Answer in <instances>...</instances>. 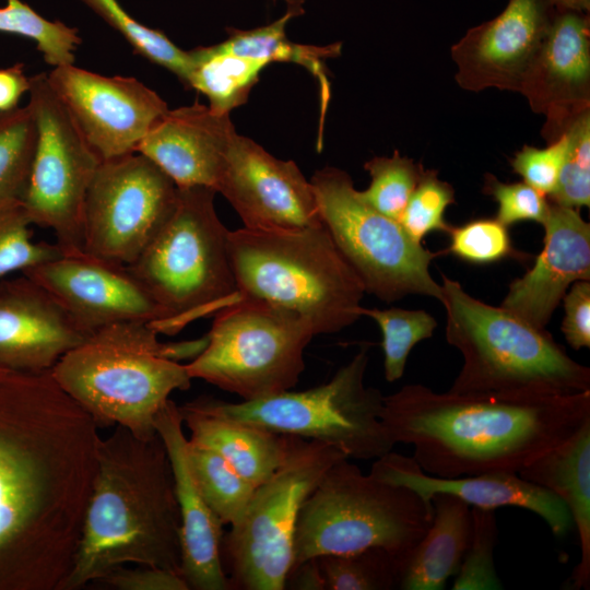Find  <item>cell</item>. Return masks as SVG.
<instances>
[{"label":"cell","instance_id":"4","mask_svg":"<svg viewBox=\"0 0 590 590\" xmlns=\"http://www.w3.org/2000/svg\"><path fill=\"white\" fill-rule=\"evenodd\" d=\"M158 335L144 321L104 327L68 351L50 374L98 427L120 425L150 439L170 394L191 386L180 361H192L208 343L206 335L182 342H162Z\"/></svg>","mask_w":590,"mask_h":590},{"label":"cell","instance_id":"49","mask_svg":"<svg viewBox=\"0 0 590 590\" xmlns=\"http://www.w3.org/2000/svg\"><path fill=\"white\" fill-rule=\"evenodd\" d=\"M286 3V12L291 13L293 17L302 15L305 13V2L306 0H283Z\"/></svg>","mask_w":590,"mask_h":590},{"label":"cell","instance_id":"42","mask_svg":"<svg viewBox=\"0 0 590 590\" xmlns=\"http://www.w3.org/2000/svg\"><path fill=\"white\" fill-rule=\"evenodd\" d=\"M483 192L496 201L495 219L507 227L521 221H534L543 225L547 219L550 201L546 196L524 181L506 184L487 173Z\"/></svg>","mask_w":590,"mask_h":590},{"label":"cell","instance_id":"5","mask_svg":"<svg viewBox=\"0 0 590 590\" xmlns=\"http://www.w3.org/2000/svg\"><path fill=\"white\" fill-rule=\"evenodd\" d=\"M239 300L263 302L306 319L316 335L362 317L365 288L324 225L228 231Z\"/></svg>","mask_w":590,"mask_h":590},{"label":"cell","instance_id":"41","mask_svg":"<svg viewBox=\"0 0 590 590\" xmlns=\"http://www.w3.org/2000/svg\"><path fill=\"white\" fill-rule=\"evenodd\" d=\"M449 251L471 263H492L508 257L511 240L507 226L496 219H479L451 226Z\"/></svg>","mask_w":590,"mask_h":590},{"label":"cell","instance_id":"38","mask_svg":"<svg viewBox=\"0 0 590 590\" xmlns=\"http://www.w3.org/2000/svg\"><path fill=\"white\" fill-rule=\"evenodd\" d=\"M566 150L557 185L550 201L580 209L590 205V108L566 127Z\"/></svg>","mask_w":590,"mask_h":590},{"label":"cell","instance_id":"30","mask_svg":"<svg viewBox=\"0 0 590 590\" xmlns=\"http://www.w3.org/2000/svg\"><path fill=\"white\" fill-rule=\"evenodd\" d=\"M186 458L192 480L223 524L239 521L256 487L214 450L187 439Z\"/></svg>","mask_w":590,"mask_h":590},{"label":"cell","instance_id":"48","mask_svg":"<svg viewBox=\"0 0 590 590\" xmlns=\"http://www.w3.org/2000/svg\"><path fill=\"white\" fill-rule=\"evenodd\" d=\"M555 7L590 12V0H550Z\"/></svg>","mask_w":590,"mask_h":590},{"label":"cell","instance_id":"15","mask_svg":"<svg viewBox=\"0 0 590 590\" xmlns=\"http://www.w3.org/2000/svg\"><path fill=\"white\" fill-rule=\"evenodd\" d=\"M48 81L102 161L133 152L168 109L153 90L132 76H106L67 64Z\"/></svg>","mask_w":590,"mask_h":590},{"label":"cell","instance_id":"21","mask_svg":"<svg viewBox=\"0 0 590 590\" xmlns=\"http://www.w3.org/2000/svg\"><path fill=\"white\" fill-rule=\"evenodd\" d=\"M544 247L534 266L512 281L502 307L544 329L568 287L590 280V224L579 209L550 201Z\"/></svg>","mask_w":590,"mask_h":590},{"label":"cell","instance_id":"33","mask_svg":"<svg viewBox=\"0 0 590 590\" xmlns=\"http://www.w3.org/2000/svg\"><path fill=\"white\" fill-rule=\"evenodd\" d=\"M326 590H391L399 586V559L381 547L318 557Z\"/></svg>","mask_w":590,"mask_h":590},{"label":"cell","instance_id":"20","mask_svg":"<svg viewBox=\"0 0 590 590\" xmlns=\"http://www.w3.org/2000/svg\"><path fill=\"white\" fill-rule=\"evenodd\" d=\"M87 335L50 294L26 275L0 282V367L50 371Z\"/></svg>","mask_w":590,"mask_h":590},{"label":"cell","instance_id":"19","mask_svg":"<svg viewBox=\"0 0 590 590\" xmlns=\"http://www.w3.org/2000/svg\"><path fill=\"white\" fill-rule=\"evenodd\" d=\"M520 93L534 113L545 116L542 137L547 143L590 108V12L555 7Z\"/></svg>","mask_w":590,"mask_h":590},{"label":"cell","instance_id":"8","mask_svg":"<svg viewBox=\"0 0 590 590\" xmlns=\"http://www.w3.org/2000/svg\"><path fill=\"white\" fill-rule=\"evenodd\" d=\"M432 519L429 499L404 485L364 474L342 458L324 472L300 508L292 568L309 558L370 547L388 551L400 563Z\"/></svg>","mask_w":590,"mask_h":590},{"label":"cell","instance_id":"39","mask_svg":"<svg viewBox=\"0 0 590 590\" xmlns=\"http://www.w3.org/2000/svg\"><path fill=\"white\" fill-rule=\"evenodd\" d=\"M471 538L452 589H503L494 565V548L498 538L495 510L471 507Z\"/></svg>","mask_w":590,"mask_h":590},{"label":"cell","instance_id":"43","mask_svg":"<svg viewBox=\"0 0 590 590\" xmlns=\"http://www.w3.org/2000/svg\"><path fill=\"white\" fill-rule=\"evenodd\" d=\"M566 143V135L563 133L543 149L524 144L515 153L510 165L526 184L548 197L557 185Z\"/></svg>","mask_w":590,"mask_h":590},{"label":"cell","instance_id":"36","mask_svg":"<svg viewBox=\"0 0 590 590\" xmlns=\"http://www.w3.org/2000/svg\"><path fill=\"white\" fill-rule=\"evenodd\" d=\"M32 225L22 201L0 206V282L64 253L56 243L35 240Z\"/></svg>","mask_w":590,"mask_h":590},{"label":"cell","instance_id":"37","mask_svg":"<svg viewBox=\"0 0 590 590\" xmlns=\"http://www.w3.org/2000/svg\"><path fill=\"white\" fill-rule=\"evenodd\" d=\"M370 175V185L358 191L359 197L379 213L399 221L413 192L422 169L421 163L400 155L375 156L364 164Z\"/></svg>","mask_w":590,"mask_h":590},{"label":"cell","instance_id":"45","mask_svg":"<svg viewBox=\"0 0 590 590\" xmlns=\"http://www.w3.org/2000/svg\"><path fill=\"white\" fill-rule=\"evenodd\" d=\"M565 317L560 329L574 350L590 347V282L577 281L563 297Z\"/></svg>","mask_w":590,"mask_h":590},{"label":"cell","instance_id":"47","mask_svg":"<svg viewBox=\"0 0 590 590\" xmlns=\"http://www.w3.org/2000/svg\"><path fill=\"white\" fill-rule=\"evenodd\" d=\"M326 590L324 578L318 557L309 558L292 568L285 581V589Z\"/></svg>","mask_w":590,"mask_h":590},{"label":"cell","instance_id":"34","mask_svg":"<svg viewBox=\"0 0 590 590\" xmlns=\"http://www.w3.org/2000/svg\"><path fill=\"white\" fill-rule=\"evenodd\" d=\"M0 32L34 40L54 68L73 64L74 51L82 42L76 28L45 19L21 0H7L0 8Z\"/></svg>","mask_w":590,"mask_h":590},{"label":"cell","instance_id":"9","mask_svg":"<svg viewBox=\"0 0 590 590\" xmlns=\"http://www.w3.org/2000/svg\"><path fill=\"white\" fill-rule=\"evenodd\" d=\"M368 361L364 346L328 382L308 390L251 401L200 397L190 402L215 415L324 442L349 459H377L396 442L381 421L384 394L364 384Z\"/></svg>","mask_w":590,"mask_h":590},{"label":"cell","instance_id":"44","mask_svg":"<svg viewBox=\"0 0 590 590\" xmlns=\"http://www.w3.org/2000/svg\"><path fill=\"white\" fill-rule=\"evenodd\" d=\"M101 580L119 590H189L180 574L145 565L121 566Z\"/></svg>","mask_w":590,"mask_h":590},{"label":"cell","instance_id":"22","mask_svg":"<svg viewBox=\"0 0 590 590\" xmlns=\"http://www.w3.org/2000/svg\"><path fill=\"white\" fill-rule=\"evenodd\" d=\"M369 473L388 483L404 485L429 500L436 493H447L471 507L527 509L542 518L556 536L566 535L573 527L567 507L556 495L516 472L438 477L422 470L412 456L391 450L375 459Z\"/></svg>","mask_w":590,"mask_h":590},{"label":"cell","instance_id":"46","mask_svg":"<svg viewBox=\"0 0 590 590\" xmlns=\"http://www.w3.org/2000/svg\"><path fill=\"white\" fill-rule=\"evenodd\" d=\"M30 84L23 64L0 69V113L17 107L21 96L28 92Z\"/></svg>","mask_w":590,"mask_h":590},{"label":"cell","instance_id":"3","mask_svg":"<svg viewBox=\"0 0 590 590\" xmlns=\"http://www.w3.org/2000/svg\"><path fill=\"white\" fill-rule=\"evenodd\" d=\"M127 564L180 574V516L170 461L158 434L142 439L116 425L97 442L81 536L61 590L99 581Z\"/></svg>","mask_w":590,"mask_h":590},{"label":"cell","instance_id":"11","mask_svg":"<svg viewBox=\"0 0 590 590\" xmlns=\"http://www.w3.org/2000/svg\"><path fill=\"white\" fill-rule=\"evenodd\" d=\"M315 335L310 323L292 311L240 299L214 316L206 346L186 368L192 379L243 401L271 397L297 385Z\"/></svg>","mask_w":590,"mask_h":590},{"label":"cell","instance_id":"16","mask_svg":"<svg viewBox=\"0 0 590 590\" xmlns=\"http://www.w3.org/2000/svg\"><path fill=\"white\" fill-rule=\"evenodd\" d=\"M250 229H298L323 225L310 180L293 161L267 152L235 133L215 188Z\"/></svg>","mask_w":590,"mask_h":590},{"label":"cell","instance_id":"35","mask_svg":"<svg viewBox=\"0 0 590 590\" xmlns=\"http://www.w3.org/2000/svg\"><path fill=\"white\" fill-rule=\"evenodd\" d=\"M361 314L374 319L380 328L384 371L389 382L403 376L409 354L414 345L429 339L437 327L435 318L422 309L362 307Z\"/></svg>","mask_w":590,"mask_h":590},{"label":"cell","instance_id":"31","mask_svg":"<svg viewBox=\"0 0 590 590\" xmlns=\"http://www.w3.org/2000/svg\"><path fill=\"white\" fill-rule=\"evenodd\" d=\"M36 140V123L28 105L0 113V206L23 201Z\"/></svg>","mask_w":590,"mask_h":590},{"label":"cell","instance_id":"12","mask_svg":"<svg viewBox=\"0 0 590 590\" xmlns=\"http://www.w3.org/2000/svg\"><path fill=\"white\" fill-rule=\"evenodd\" d=\"M310 182L322 223L365 293L388 303L408 295L440 299L429 266L441 252L424 248L398 221L363 201L346 172L327 166Z\"/></svg>","mask_w":590,"mask_h":590},{"label":"cell","instance_id":"40","mask_svg":"<svg viewBox=\"0 0 590 590\" xmlns=\"http://www.w3.org/2000/svg\"><path fill=\"white\" fill-rule=\"evenodd\" d=\"M455 202L453 187L441 180L437 170L423 168L398 222L414 241L422 244L430 232L448 234L452 225L445 220V212Z\"/></svg>","mask_w":590,"mask_h":590},{"label":"cell","instance_id":"29","mask_svg":"<svg viewBox=\"0 0 590 590\" xmlns=\"http://www.w3.org/2000/svg\"><path fill=\"white\" fill-rule=\"evenodd\" d=\"M188 51L187 87L203 94L209 107L220 114H229L245 104L262 70L269 66L263 60L233 54L220 43Z\"/></svg>","mask_w":590,"mask_h":590},{"label":"cell","instance_id":"6","mask_svg":"<svg viewBox=\"0 0 590 590\" xmlns=\"http://www.w3.org/2000/svg\"><path fill=\"white\" fill-rule=\"evenodd\" d=\"M446 340L463 364L449 391L573 394L590 390V369L568 356L545 329L467 293L441 276Z\"/></svg>","mask_w":590,"mask_h":590},{"label":"cell","instance_id":"26","mask_svg":"<svg viewBox=\"0 0 590 590\" xmlns=\"http://www.w3.org/2000/svg\"><path fill=\"white\" fill-rule=\"evenodd\" d=\"M432 522L399 565L402 590H441L456 576L469 546L471 506L461 498L436 493L430 497Z\"/></svg>","mask_w":590,"mask_h":590},{"label":"cell","instance_id":"13","mask_svg":"<svg viewBox=\"0 0 590 590\" xmlns=\"http://www.w3.org/2000/svg\"><path fill=\"white\" fill-rule=\"evenodd\" d=\"M30 106L36 148L23 199L33 225L50 229L63 252L83 250L84 204L102 162L46 73L30 78Z\"/></svg>","mask_w":590,"mask_h":590},{"label":"cell","instance_id":"28","mask_svg":"<svg viewBox=\"0 0 590 590\" xmlns=\"http://www.w3.org/2000/svg\"><path fill=\"white\" fill-rule=\"evenodd\" d=\"M293 15L285 12L274 22L252 30L227 28V38L221 46L239 56L272 62H292L305 68L317 80L320 90L321 120L331 97L330 81L326 73V60L341 55L342 43L327 46L302 45L290 40L286 25Z\"/></svg>","mask_w":590,"mask_h":590},{"label":"cell","instance_id":"10","mask_svg":"<svg viewBox=\"0 0 590 590\" xmlns=\"http://www.w3.org/2000/svg\"><path fill=\"white\" fill-rule=\"evenodd\" d=\"M342 458L347 457L330 445L290 435L284 461L255 488L241 518L223 538L222 559L232 589H285L300 508Z\"/></svg>","mask_w":590,"mask_h":590},{"label":"cell","instance_id":"24","mask_svg":"<svg viewBox=\"0 0 590 590\" xmlns=\"http://www.w3.org/2000/svg\"><path fill=\"white\" fill-rule=\"evenodd\" d=\"M236 132L229 114L216 113L194 102L168 108L142 139L137 152L156 164L177 187L203 186L215 190Z\"/></svg>","mask_w":590,"mask_h":590},{"label":"cell","instance_id":"25","mask_svg":"<svg viewBox=\"0 0 590 590\" xmlns=\"http://www.w3.org/2000/svg\"><path fill=\"white\" fill-rule=\"evenodd\" d=\"M556 495L567 507L576 527L580 560L570 586H590V420L569 438L555 446L518 473Z\"/></svg>","mask_w":590,"mask_h":590},{"label":"cell","instance_id":"23","mask_svg":"<svg viewBox=\"0 0 590 590\" xmlns=\"http://www.w3.org/2000/svg\"><path fill=\"white\" fill-rule=\"evenodd\" d=\"M179 405L168 400L155 417L173 470L180 516V574L194 590L232 589L222 559L223 523L197 488L186 458Z\"/></svg>","mask_w":590,"mask_h":590},{"label":"cell","instance_id":"17","mask_svg":"<svg viewBox=\"0 0 590 590\" xmlns=\"http://www.w3.org/2000/svg\"><path fill=\"white\" fill-rule=\"evenodd\" d=\"M86 334L129 321L160 322L164 314L127 266L84 250L24 271Z\"/></svg>","mask_w":590,"mask_h":590},{"label":"cell","instance_id":"1","mask_svg":"<svg viewBox=\"0 0 590 590\" xmlns=\"http://www.w3.org/2000/svg\"><path fill=\"white\" fill-rule=\"evenodd\" d=\"M10 428L0 426V555L22 548L48 590H61L96 470L98 426L59 386Z\"/></svg>","mask_w":590,"mask_h":590},{"label":"cell","instance_id":"32","mask_svg":"<svg viewBox=\"0 0 590 590\" xmlns=\"http://www.w3.org/2000/svg\"><path fill=\"white\" fill-rule=\"evenodd\" d=\"M116 30L134 51L172 73L187 87L190 72L188 50L176 46L163 32L132 17L118 0H79Z\"/></svg>","mask_w":590,"mask_h":590},{"label":"cell","instance_id":"18","mask_svg":"<svg viewBox=\"0 0 590 590\" xmlns=\"http://www.w3.org/2000/svg\"><path fill=\"white\" fill-rule=\"evenodd\" d=\"M554 9L550 0H509L498 15L470 28L451 48L458 85L520 93Z\"/></svg>","mask_w":590,"mask_h":590},{"label":"cell","instance_id":"7","mask_svg":"<svg viewBox=\"0 0 590 590\" xmlns=\"http://www.w3.org/2000/svg\"><path fill=\"white\" fill-rule=\"evenodd\" d=\"M215 194L210 187H178L168 219L127 266L164 314L162 321L150 323L160 334L174 335L239 302L228 229L216 213Z\"/></svg>","mask_w":590,"mask_h":590},{"label":"cell","instance_id":"2","mask_svg":"<svg viewBox=\"0 0 590 590\" xmlns=\"http://www.w3.org/2000/svg\"><path fill=\"white\" fill-rule=\"evenodd\" d=\"M590 420V390L573 394L436 392L405 385L384 396L392 440L413 446L426 473L459 477L519 473Z\"/></svg>","mask_w":590,"mask_h":590},{"label":"cell","instance_id":"27","mask_svg":"<svg viewBox=\"0 0 590 590\" xmlns=\"http://www.w3.org/2000/svg\"><path fill=\"white\" fill-rule=\"evenodd\" d=\"M179 412L189 439L217 452L253 487L270 479L286 457L290 435L215 415L191 402Z\"/></svg>","mask_w":590,"mask_h":590},{"label":"cell","instance_id":"14","mask_svg":"<svg viewBox=\"0 0 590 590\" xmlns=\"http://www.w3.org/2000/svg\"><path fill=\"white\" fill-rule=\"evenodd\" d=\"M177 191L139 152L102 161L85 198L83 250L130 266L168 219Z\"/></svg>","mask_w":590,"mask_h":590}]
</instances>
